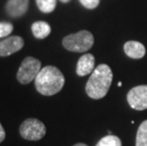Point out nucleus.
Masks as SVG:
<instances>
[{
    "instance_id": "17",
    "label": "nucleus",
    "mask_w": 147,
    "mask_h": 146,
    "mask_svg": "<svg viewBox=\"0 0 147 146\" xmlns=\"http://www.w3.org/2000/svg\"><path fill=\"white\" fill-rule=\"evenodd\" d=\"M6 138V133H5V130L3 128L2 124L0 123V142H2Z\"/></svg>"
},
{
    "instance_id": "12",
    "label": "nucleus",
    "mask_w": 147,
    "mask_h": 146,
    "mask_svg": "<svg viewBox=\"0 0 147 146\" xmlns=\"http://www.w3.org/2000/svg\"><path fill=\"white\" fill-rule=\"evenodd\" d=\"M136 146H147V120L139 126L136 137Z\"/></svg>"
},
{
    "instance_id": "6",
    "label": "nucleus",
    "mask_w": 147,
    "mask_h": 146,
    "mask_svg": "<svg viewBox=\"0 0 147 146\" xmlns=\"http://www.w3.org/2000/svg\"><path fill=\"white\" fill-rule=\"evenodd\" d=\"M126 99L133 109L139 111L147 109V85H138L130 89Z\"/></svg>"
},
{
    "instance_id": "14",
    "label": "nucleus",
    "mask_w": 147,
    "mask_h": 146,
    "mask_svg": "<svg viewBox=\"0 0 147 146\" xmlns=\"http://www.w3.org/2000/svg\"><path fill=\"white\" fill-rule=\"evenodd\" d=\"M96 146H121V141L117 136L108 135L100 139Z\"/></svg>"
},
{
    "instance_id": "8",
    "label": "nucleus",
    "mask_w": 147,
    "mask_h": 146,
    "mask_svg": "<svg viewBox=\"0 0 147 146\" xmlns=\"http://www.w3.org/2000/svg\"><path fill=\"white\" fill-rule=\"evenodd\" d=\"M30 0H8L6 12L12 18L21 17L26 13L29 8Z\"/></svg>"
},
{
    "instance_id": "3",
    "label": "nucleus",
    "mask_w": 147,
    "mask_h": 146,
    "mask_svg": "<svg viewBox=\"0 0 147 146\" xmlns=\"http://www.w3.org/2000/svg\"><path fill=\"white\" fill-rule=\"evenodd\" d=\"M94 45V36L88 30L69 34L63 39L64 48L72 52H86Z\"/></svg>"
},
{
    "instance_id": "7",
    "label": "nucleus",
    "mask_w": 147,
    "mask_h": 146,
    "mask_svg": "<svg viewBox=\"0 0 147 146\" xmlns=\"http://www.w3.org/2000/svg\"><path fill=\"white\" fill-rule=\"evenodd\" d=\"M24 46V40L20 36H10L0 41V56L6 57L19 51Z\"/></svg>"
},
{
    "instance_id": "20",
    "label": "nucleus",
    "mask_w": 147,
    "mask_h": 146,
    "mask_svg": "<svg viewBox=\"0 0 147 146\" xmlns=\"http://www.w3.org/2000/svg\"><path fill=\"white\" fill-rule=\"evenodd\" d=\"M118 85H119V86H121V82H119V83H118Z\"/></svg>"
},
{
    "instance_id": "4",
    "label": "nucleus",
    "mask_w": 147,
    "mask_h": 146,
    "mask_svg": "<svg viewBox=\"0 0 147 146\" xmlns=\"http://www.w3.org/2000/svg\"><path fill=\"white\" fill-rule=\"evenodd\" d=\"M41 69V62L38 59L30 56L26 57L17 71L16 77L18 82L22 85H28L35 80Z\"/></svg>"
},
{
    "instance_id": "16",
    "label": "nucleus",
    "mask_w": 147,
    "mask_h": 146,
    "mask_svg": "<svg viewBox=\"0 0 147 146\" xmlns=\"http://www.w3.org/2000/svg\"><path fill=\"white\" fill-rule=\"evenodd\" d=\"M79 1L84 8L89 9V10L97 8L100 4V0H79Z\"/></svg>"
},
{
    "instance_id": "1",
    "label": "nucleus",
    "mask_w": 147,
    "mask_h": 146,
    "mask_svg": "<svg viewBox=\"0 0 147 146\" xmlns=\"http://www.w3.org/2000/svg\"><path fill=\"white\" fill-rule=\"evenodd\" d=\"M113 80V72L109 66L105 64L99 65L86 85V92L87 96L94 100L104 98L109 91Z\"/></svg>"
},
{
    "instance_id": "2",
    "label": "nucleus",
    "mask_w": 147,
    "mask_h": 146,
    "mask_svg": "<svg viewBox=\"0 0 147 146\" xmlns=\"http://www.w3.org/2000/svg\"><path fill=\"white\" fill-rule=\"evenodd\" d=\"M34 82L37 91L40 94L52 96L59 93L64 87L65 77L56 67L47 66L40 70Z\"/></svg>"
},
{
    "instance_id": "9",
    "label": "nucleus",
    "mask_w": 147,
    "mask_h": 146,
    "mask_svg": "<svg viewBox=\"0 0 147 146\" xmlns=\"http://www.w3.org/2000/svg\"><path fill=\"white\" fill-rule=\"evenodd\" d=\"M95 67V58L92 54L86 53L81 56L78 60L76 73L78 76L83 77L92 73L94 71Z\"/></svg>"
},
{
    "instance_id": "5",
    "label": "nucleus",
    "mask_w": 147,
    "mask_h": 146,
    "mask_svg": "<svg viewBox=\"0 0 147 146\" xmlns=\"http://www.w3.org/2000/svg\"><path fill=\"white\" fill-rule=\"evenodd\" d=\"M46 126L41 120L30 118L25 120L19 128L21 137L28 141H39L46 135Z\"/></svg>"
},
{
    "instance_id": "18",
    "label": "nucleus",
    "mask_w": 147,
    "mask_h": 146,
    "mask_svg": "<svg viewBox=\"0 0 147 146\" xmlns=\"http://www.w3.org/2000/svg\"><path fill=\"white\" fill-rule=\"evenodd\" d=\"M73 146H88V145H86V144H84V143H76V144H74Z\"/></svg>"
},
{
    "instance_id": "13",
    "label": "nucleus",
    "mask_w": 147,
    "mask_h": 146,
    "mask_svg": "<svg viewBox=\"0 0 147 146\" xmlns=\"http://www.w3.org/2000/svg\"><path fill=\"white\" fill-rule=\"evenodd\" d=\"M37 7L44 13H49L55 10L57 0H36Z\"/></svg>"
},
{
    "instance_id": "11",
    "label": "nucleus",
    "mask_w": 147,
    "mask_h": 146,
    "mask_svg": "<svg viewBox=\"0 0 147 146\" xmlns=\"http://www.w3.org/2000/svg\"><path fill=\"white\" fill-rule=\"evenodd\" d=\"M32 32L33 36L37 39H45L51 32V26L44 21H37L32 25Z\"/></svg>"
},
{
    "instance_id": "10",
    "label": "nucleus",
    "mask_w": 147,
    "mask_h": 146,
    "mask_svg": "<svg viewBox=\"0 0 147 146\" xmlns=\"http://www.w3.org/2000/svg\"><path fill=\"white\" fill-rule=\"evenodd\" d=\"M123 50L128 57L132 59H142L146 53L145 46L138 41H128L123 46Z\"/></svg>"
},
{
    "instance_id": "15",
    "label": "nucleus",
    "mask_w": 147,
    "mask_h": 146,
    "mask_svg": "<svg viewBox=\"0 0 147 146\" xmlns=\"http://www.w3.org/2000/svg\"><path fill=\"white\" fill-rule=\"evenodd\" d=\"M13 26L9 22H0V38L7 37L12 32Z\"/></svg>"
},
{
    "instance_id": "19",
    "label": "nucleus",
    "mask_w": 147,
    "mask_h": 146,
    "mask_svg": "<svg viewBox=\"0 0 147 146\" xmlns=\"http://www.w3.org/2000/svg\"><path fill=\"white\" fill-rule=\"evenodd\" d=\"M61 2H63V3H68L70 1V0H60Z\"/></svg>"
}]
</instances>
